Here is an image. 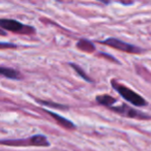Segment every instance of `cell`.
<instances>
[{
  "instance_id": "cell-2",
  "label": "cell",
  "mask_w": 151,
  "mask_h": 151,
  "mask_svg": "<svg viewBox=\"0 0 151 151\" xmlns=\"http://www.w3.org/2000/svg\"><path fill=\"white\" fill-rule=\"evenodd\" d=\"M0 144L14 145V146H49L50 143L48 139L42 134H36L31 138L23 140H12V141H0Z\"/></svg>"
},
{
  "instance_id": "cell-3",
  "label": "cell",
  "mask_w": 151,
  "mask_h": 151,
  "mask_svg": "<svg viewBox=\"0 0 151 151\" xmlns=\"http://www.w3.org/2000/svg\"><path fill=\"white\" fill-rule=\"evenodd\" d=\"M101 44L106 45V46H109L111 48L117 49L119 51H122V52H127V53H140L141 49L137 48V47L132 46L130 44H127L125 42H122L120 40H117V38H107L104 42H101Z\"/></svg>"
},
{
  "instance_id": "cell-7",
  "label": "cell",
  "mask_w": 151,
  "mask_h": 151,
  "mask_svg": "<svg viewBox=\"0 0 151 151\" xmlns=\"http://www.w3.org/2000/svg\"><path fill=\"white\" fill-rule=\"evenodd\" d=\"M96 101L99 104L103 106H106L108 108H111L114 104L116 103V99L114 97L110 96V95H107V94H104V95H99L96 96Z\"/></svg>"
},
{
  "instance_id": "cell-10",
  "label": "cell",
  "mask_w": 151,
  "mask_h": 151,
  "mask_svg": "<svg viewBox=\"0 0 151 151\" xmlns=\"http://www.w3.org/2000/svg\"><path fill=\"white\" fill-rule=\"evenodd\" d=\"M70 66L73 67V69L76 70V73H78L79 76H80L81 78L82 79H84V80H86V81H88V82H92V80H91L90 78H88V76L85 73V71L83 70L82 68H81L79 65H77V64H75V63H70Z\"/></svg>"
},
{
  "instance_id": "cell-13",
  "label": "cell",
  "mask_w": 151,
  "mask_h": 151,
  "mask_svg": "<svg viewBox=\"0 0 151 151\" xmlns=\"http://www.w3.org/2000/svg\"><path fill=\"white\" fill-rule=\"evenodd\" d=\"M0 35H5L4 31H2V30H1V29H0Z\"/></svg>"
},
{
  "instance_id": "cell-12",
  "label": "cell",
  "mask_w": 151,
  "mask_h": 151,
  "mask_svg": "<svg viewBox=\"0 0 151 151\" xmlns=\"http://www.w3.org/2000/svg\"><path fill=\"white\" fill-rule=\"evenodd\" d=\"M16 48V45L7 44V42H0V49H14Z\"/></svg>"
},
{
  "instance_id": "cell-11",
  "label": "cell",
  "mask_w": 151,
  "mask_h": 151,
  "mask_svg": "<svg viewBox=\"0 0 151 151\" xmlns=\"http://www.w3.org/2000/svg\"><path fill=\"white\" fill-rule=\"evenodd\" d=\"M38 103H40L42 105L44 106H50V107H55V108H58V109H64V107L63 106H60V105H57V104H52V103H47V101H38Z\"/></svg>"
},
{
  "instance_id": "cell-8",
  "label": "cell",
  "mask_w": 151,
  "mask_h": 151,
  "mask_svg": "<svg viewBox=\"0 0 151 151\" xmlns=\"http://www.w3.org/2000/svg\"><path fill=\"white\" fill-rule=\"evenodd\" d=\"M0 75L4 76L9 79H20L21 76L20 73L13 68H7V67H0Z\"/></svg>"
},
{
  "instance_id": "cell-4",
  "label": "cell",
  "mask_w": 151,
  "mask_h": 151,
  "mask_svg": "<svg viewBox=\"0 0 151 151\" xmlns=\"http://www.w3.org/2000/svg\"><path fill=\"white\" fill-rule=\"evenodd\" d=\"M0 27L4 28L6 30L13 32H22V33L28 34L30 31H33V28L27 27L16 20L9 19H0Z\"/></svg>"
},
{
  "instance_id": "cell-1",
  "label": "cell",
  "mask_w": 151,
  "mask_h": 151,
  "mask_svg": "<svg viewBox=\"0 0 151 151\" xmlns=\"http://www.w3.org/2000/svg\"><path fill=\"white\" fill-rule=\"evenodd\" d=\"M113 88L123 97L124 99L130 103L132 105L136 106V107H144L146 106V101L143 99L141 95H139L138 93H136L134 91H132V89L127 88V87L123 86V85L119 84V83L113 82Z\"/></svg>"
},
{
  "instance_id": "cell-5",
  "label": "cell",
  "mask_w": 151,
  "mask_h": 151,
  "mask_svg": "<svg viewBox=\"0 0 151 151\" xmlns=\"http://www.w3.org/2000/svg\"><path fill=\"white\" fill-rule=\"evenodd\" d=\"M109 109H112L116 113H119L121 115L125 116V117H130V118H148V116L146 114L141 113L140 111H137L132 108H128L126 106H121V107H111Z\"/></svg>"
},
{
  "instance_id": "cell-9",
  "label": "cell",
  "mask_w": 151,
  "mask_h": 151,
  "mask_svg": "<svg viewBox=\"0 0 151 151\" xmlns=\"http://www.w3.org/2000/svg\"><path fill=\"white\" fill-rule=\"evenodd\" d=\"M77 48H79L81 51H84V52H88V53H91L94 51V45L92 44L91 42L89 40H80V42L77 44Z\"/></svg>"
},
{
  "instance_id": "cell-6",
  "label": "cell",
  "mask_w": 151,
  "mask_h": 151,
  "mask_svg": "<svg viewBox=\"0 0 151 151\" xmlns=\"http://www.w3.org/2000/svg\"><path fill=\"white\" fill-rule=\"evenodd\" d=\"M47 113L50 114L51 116H52V118H54L55 120H56V122L59 124L60 126H62V127L64 128H67V129H73V128H76V125L73 123L71 121H69L68 119H66V118L62 117V116H59L58 114L54 113V112H51V111H48L47 110Z\"/></svg>"
}]
</instances>
